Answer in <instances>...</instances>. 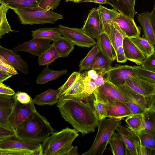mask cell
I'll list each match as a JSON object with an SVG mask.
<instances>
[{"label": "cell", "instance_id": "be15d7a7", "mask_svg": "<svg viewBox=\"0 0 155 155\" xmlns=\"http://www.w3.org/2000/svg\"><path fill=\"white\" fill-rule=\"evenodd\" d=\"M67 2L72 1L74 3H79L81 0H65Z\"/></svg>", "mask_w": 155, "mask_h": 155}, {"label": "cell", "instance_id": "f35d334b", "mask_svg": "<svg viewBox=\"0 0 155 155\" xmlns=\"http://www.w3.org/2000/svg\"><path fill=\"white\" fill-rule=\"evenodd\" d=\"M100 50L96 44L94 45L89 51L86 56L80 61L79 64V71L90 69L91 64Z\"/></svg>", "mask_w": 155, "mask_h": 155}, {"label": "cell", "instance_id": "8fae6325", "mask_svg": "<svg viewBox=\"0 0 155 155\" xmlns=\"http://www.w3.org/2000/svg\"><path fill=\"white\" fill-rule=\"evenodd\" d=\"M116 130L125 144L130 155H140V143L137 134L127 127L121 125Z\"/></svg>", "mask_w": 155, "mask_h": 155}, {"label": "cell", "instance_id": "816d5d0a", "mask_svg": "<svg viewBox=\"0 0 155 155\" xmlns=\"http://www.w3.org/2000/svg\"><path fill=\"white\" fill-rule=\"evenodd\" d=\"M132 114H143L146 110L135 102L130 101L125 103Z\"/></svg>", "mask_w": 155, "mask_h": 155}, {"label": "cell", "instance_id": "60d3db41", "mask_svg": "<svg viewBox=\"0 0 155 155\" xmlns=\"http://www.w3.org/2000/svg\"><path fill=\"white\" fill-rule=\"evenodd\" d=\"M81 73L79 72H73L65 82L59 88V91L58 94V98L63 95L72 86L81 76Z\"/></svg>", "mask_w": 155, "mask_h": 155}, {"label": "cell", "instance_id": "91938a15", "mask_svg": "<svg viewBox=\"0 0 155 155\" xmlns=\"http://www.w3.org/2000/svg\"><path fill=\"white\" fill-rule=\"evenodd\" d=\"M12 76L5 74L0 70V81L3 82L4 81L6 80Z\"/></svg>", "mask_w": 155, "mask_h": 155}, {"label": "cell", "instance_id": "f5cc1de1", "mask_svg": "<svg viewBox=\"0 0 155 155\" xmlns=\"http://www.w3.org/2000/svg\"><path fill=\"white\" fill-rule=\"evenodd\" d=\"M15 94L14 91L10 87L0 81V94L13 96Z\"/></svg>", "mask_w": 155, "mask_h": 155}, {"label": "cell", "instance_id": "d6a6232c", "mask_svg": "<svg viewBox=\"0 0 155 155\" xmlns=\"http://www.w3.org/2000/svg\"><path fill=\"white\" fill-rule=\"evenodd\" d=\"M41 0H0V4L12 10L38 6Z\"/></svg>", "mask_w": 155, "mask_h": 155}, {"label": "cell", "instance_id": "d6986e66", "mask_svg": "<svg viewBox=\"0 0 155 155\" xmlns=\"http://www.w3.org/2000/svg\"><path fill=\"white\" fill-rule=\"evenodd\" d=\"M41 144L26 142L15 136L0 142V149L25 150L33 151Z\"/></svg>", "mask_w": 155, "mask_h": 155}, {"label": "cell", "instance_id": "7bdbcfd3", "mask_svg": "<svg viewBox=\"0 0 155 155\" xmlns=\"http://www.w3.org/2000/svg\"><path fill=\"white\" fill-rule=\"evenodd\" d=\"M0 70L5 74L12 76L18 74L15 68L3 57L0 55Z\"/></svg>", "mask_w": 155, "mask_h": 155}, {"label": "cell", "instance_id": "9a60e30c", "mask_svg": "<svg viewBox=\"0 0 155 155\" xmlns=\"http://www.w3.org/2000/svg\"><path fill=\"white\" fill-rule=\"evenodd\" d=\"M115 86L132 102L138 104L145 109L149 108L155 104V95L144 96L136 92L125 85Z\"/></svg>", "mask_w": 155, "mask_h": 155}, {"label": "cell", "instance_id": "f1b7e54d", "mask_svg": "<svg viewBox=\"0 0 155 155\" xmlns=\"http://www.w3.org/2000/svg\"><path fill=\"white\" fill-rule=\"evenodd\" d=\"M111 63L110 61L100 51L92 61L90 69L95 70L98 74H101L111 67Z\"/></svg>", "mask_w": 155, "mask_h": 155}, {"label": "cell", "instance_id": "3957f363", "mask_svg": "<svg viewBox=\"0 0 155 155\" xmlns=\"http://www.w3.org/2000/svg\"><path fill=\"white\" fill-rule=\"evenodd\" d=\"M51 134L42 143L43 155H66L79 135L75 129L68 127Z\"/></svg>", "mask_w": 155, "mask_h": 155}, {"label": "cell", "instance_id": "4316f807", "mask_svg": "<svg viewBox=\"0 0 155 155\" xmlns=\"http://www.w3.org/2000/svg\"><path fill=\"white\" fill-rule=\"evenodd\" d=\"M109 150L114 155H128L129 153L117 133L114 132L109 139Z\"/></svg>", "mask_w": 155, "mask_h": 155}, {"label": "cell", "instance_id": "cb8c5ba5", "mask_svg": "<svg viewBox=\"0 0 155 155\" xmlns=\"http://www.w3.org/2000/svg\"><path fill=\"white\" fill-rule=\"evenodd\" d=\"M97 8L102 23L104 32L108 35L110 31L111 23L120 13L114 8L109 9L101 5Z\"/></svg>", "mask_w": 155, "mask_h": 155}, {"label": "cell", "instance_id": "f6af8a7d", "mask_svg": "<svg viewBox=\"0 0 155 155\" xmlns=\"http://www.w3.org/2000/svg\"><path fill=\"white\" fill-rule=\"evenodd\" d=\"M15 135V131L11 127L0 124V142Z\"/></svg>", "mask_w": 155, "mask_h": 155}, {"label": "cell", "instance_id": "b9f144b4", "mask_svg": "<svg viewBox=\"0 0 155 155\" xmlns=\"http://www.w3.org/2000/svg\"><path fill=\"white\" fill-rule=\"evenodd\" d=\"M138 77L155 83V72L146 69L140 65L132 66Z\"/></svg>", "mask_w": 155, "mask_h": 155}, {"label": "cell", "instance_id": "52a82bcc", "mask_svg": "<svg viewBox=\"0 0 155 155\" xmlns=\"http://www.w3.org/2000/svg\"><path fill=\"white\" fill-rule=\"evenodd\" d=\"M14 97L13 107L10 115L8 122L10 127L15 132L22 123L36 110L32 101L27 104L19 102Z\"/></svg>", "mask_w": 155, "mask_h": 155}, {"label": "cell", "instance_id": "8992f818", "mask_svg": "<svg viewBox=\"0 0 155 155\" xmlns=\"http://www.w3.org/2000/svg\"><path fill=\"white\" fill-rule=\"evenodd\" d=\"M93 93L95 100L108 105L116 101L124 103L132 101L114 86L107 81L96 88Z\"/></svg>", "mask_w": 155, "mask_h": 155}, {"label": "cell", "instance_id": "277c9868", "mask_svg": "<svg viewBox=\"0 0 155 155\" xmlns=\"http://www.w3.org/2000/svg\"><path fill=\"white\" fill-rule=\"evenodd\" d=\"M122 119L109 118L99 121L97 135L90 148L83 155H102L107 149L108 142Z\"/></svg>", "mask_w": 155, "mask_h": 155}, {"label": "cell", "instance_id": "ac0fdd59", "mask_svg": "<svg viewBox=\"0 0 155 155\" xmlns=\"http://www.w3.org/2000/svg\"><path fill=\"white\" fill-rule=\"evenodd\" d=\"M122 47L125 56L128 60L141 65L146 57L131 41L129 38L125 37Z\"/></svg>", "mask_w": 155, "mask_h": 155}, {"label": "cell", "instance_id": "4fadbf2b", "mask_svg": "<svg viewBox=\"0 0 155 155\" xmlns=\"http://www.w3.org/2000/svg\"><path fill=\"white\" fill-rule=\"evenodd\" d=\"M137 21L142 26L145 38L153 45L155 44V5L150 12L139 14Z\"/></svg>", "mask_w": 155, "mask_h": 155}, {"label": "cell", "instance_id": "f907efd6", "mask_svg": "<svg viewBox=\"0 0 155 155\" xmlns=\"http://www.w3.org/2000/svg\"><path fill=\"white\" fill-rule=\"evenodd\" d=\"M14 95L19 102L23 104H29L32 100L31 97L24 92L18 91Z\"/></svg>", "mask_w": 155, "mask_h": 155}, {"label": "cell", "instance_id": "603a6c76", "mask_svg": "<svg viewBox=\"0 0 155 155\" xmlns=\"http://www.w3.org/2000/svg\"><path fill=\"white\" fill-rule=\"evenodd\" d=\"M108 106L107 117L122 120L132 114L125 103L116 101Z\"/></svg>", "mask_w": 155, "mask_h": 155}, {"label": "cell", "instance_id": "db71d44e", "mask_svg": "<svg viewBox=\"0 0 155 155\" xmlns=\"http://www.w3.org/2000/svg\"><path fill=\"white\" fill-rule=\"evenodd\" d=\"M116 59L117 62L120 63H124L127 59L126 58L122 46L120 47L116 52Z\"/></svg>", "mask_w": 155, "mask_h": 155}, {"label": "cell", "instance_id": "d4e9b609", "mask_svg": "<svg viewBox=\"0 0 155 155\" xmlns=\"http://www.w3.org/2000/svg\"><path fill=\"white\" fill-rule=\"evenodd\" d=\"M59 91V88L56 89L50 88L36 96L32 99V102L34 104L39 106L57 104L58 101V94Z\"/></svg>", "mask_w": 155, "mask_h": 155}, {"label": "cell", "instance_id": "ffe728a7", "mask_svg": "<svg viewBox=\"0 0 155 155\" xmlns=\"http://www.w3.org/2000/svg\"><path fill=\"white\" fill-rule=\"evenodd\" d=\"M96 44L100 52L112 62L116 59L115 50L108 35L104 32L100 33L96 38Z\"/></svg>", "mask_w": 155, "mask_h": 155}, {"label": "cell", "instance_id": "681fc988", "mask_svg": "<svg viewBox=\"0 0 155 155\" xmlns=\"http://www.w3.org/2000/svg\"><path fill=\"white\" fill-rule=\"evenodd\" d=\"M61 0H41L38 6L46 10H53L57 8Z\"/></svg>", "mask_w": 155, "mask_h": 155}, {"label": "cell", "instance_id": "836d02e7", "mask_svg": "<svg viewBox=\"0 0 155 155\" xmlns=\"http://www.w3.org/2000/svg\"><path fill=\"white\" fill-rule=\"evenodd\" d=\"M129 38L146 57L155 51L154 45L145 38L139 36Z\"/></svg>", "mask_w": 155, "mask_h": 155}, {"label": "cell", "instance_id": "5bb4252c", "mask_svg": "<svg viewBox=\"0 0 155 155\" xmlns=\"http://www.w3.org/2000/svg\"><path fill=\"white\" fill-rule=\"evenodd\" d=\"M125 85L144 96L155 95V83L137 76L131 77L126 79Z\"/></svg>", "mask_w": 155, "mask_h": 155}, {"label": "cell", "instance_id": "30bf717a", "mask_svg": "<svg viewBox=\"0 0 155 155\" xmlns=\"http://www.w3.org/2000/svg\"><path fill=\"white\" fill-rule=\"evenodd\" d=\"M52 41L48 39L33 38L31 40L19 45L14 48L17 52L24 51L30 53L34 56L39 57L51 45Z\"/></svg>", "mask_w": 155, "mask_h": 155}, {"label": "cell", "instance_id": "6125c7cd", "mask_svg": "<svg viewBox=\"0 0 155 155\" xmlns=\"http://www.w3.org/2000/svg\"><path fill=\"white\" fill-rule=\"evenodd\" d=\"M78 148L77 146L73 147L67 153L66 155H78Z\"/></svg>", "mask_w": 155, "mask_h": 155}, {"label": "cell", "instance_id": "8d00e7d4", "mask_svg": "<svg viewBox=\"0 0 155 155\" xmlns=\"http://www.w3.org/2000/svg\"><path fill=\"white\" fill-rule=\"evenodd\" d=\"M59 58L60 57L58 52L51 44V46L38 57V61L40 66L48 65Z\"/></svg>", "mask_w": 155, "mask_h": 155}, {"label": "cell", "instance_id": "d590c367", "mask_svg": "<svg viewBox=\"0 0 155 155\" xmlns=\"http://www.w3.org/2000/svg\"><path fill=\"white\" fill-rule=\"evenodd\" d=\"M84 72L81 74L79 78L63 95L73 96L78 97L88 96L85 94L84 92Z\"/></svg>", "mask_w": 155, "mask_h": 155}, {"label": "cell", "instance_id": "e575fe53", "mask_svg": "<svg viewBox=\"0 0 155 155\" xmlns=\"http://www.w3.org/2000/svg\"><path fill=\"white\" fill-rule=\"evenodd\" d=\"M127 127L137 134L144 130L143 114H132L125 120Z\"/></svg>", "mask_w": 155, "mask_h": 155}, {"label": "cell", "instance_id": "ab89813d", "mask_svg": "<svg viewBox=\"0 0 155 155\" xmlns=\"http://www.w3.org/2000/svg\"><path fill=\"white\" fill-rule=\"evenodd\" d=\"M137 134L141 145L155 150V136L143 130Z\"/></svg>", "mask_w": 155, "mask_h": 155}, {"label": "cell", "instance_id": "7dc6e473", "mask_svg": "<svg viewBox=\"0 0 155 155\" xmlns=\"http://www.w3.org/2000/svg\"><path fill=\"white\" fill-rule=\"evenodd\" d=\"M85 75L84 79V92L87 96H89L92 94L97 88L94 83L87 76L84 72Z\"/></svg>", "mask_w": 155, "mask_h": 155}, {"label": "cell", "instance_id": "bcb514c9", "mask_svg": "<svg viewBox=\"0 0 155 155\" xmlns=\"http://www.w3.org/2000/svg\"><path fill=\"white\" fill-rule=\"evenodd\" d=\"M141 65L146 69L155 72V51L150 55L146 57Z\"/></svg>", "mask_w": 155, "mask_h": 155}, {"label": "cell", "instance_id": "11a10c76", "mask_svg": "<svg viewBox=\"0 0 155 155\" xmlns=\"http://www.w3.org/2000/svg\"><path fill=\"white\" fill-rule=\"evenodd\" d=\"M154 151V150L145 147L140 143V155H152L153 152Z\"/></svg>", "mask_w": 155, "mask_h": 155}, {"label": "cell", "instance_id": "5b68a950", "mask_svg": "<svg viewBox=\"0 0 155 155\" xmlns=\"http://www.w3.org/2000/svg\"><path fill=\"white\" fill-rule=\"evenodd\" d=\"M13 10L18 15L21 23L23 25L53 23L63 18L60 14L45 10L38 6Z\"/></svg>", "mask_w": 155, "mask_h": 155}, {"label": "cell", "instance_id": "6f0895ef", "mask_svg": "<svg viewBox=\"0 0 155 155\" xmlns=\"http://www.w3.org/2000/svg\"><path fill=\"white\" fill-rule=\"evenodd\" d=\"M92 81L95 84L97 87L102 85L104 83V80L101 74L98 75L97 78L95 80Z\"/></svg>", "mask_w": 155, "mask_h": 155}, {"label": "cell", "instance_id": "1f68e13d", "mask_svg": "<svg viewBox=\"0 0 155 155\" xmlns=\"http://www.w3.org/2000/svg\"><path fill=\"white\" fill-rule=\"evenodd\" d=\"M108 36L115 52L120 47L122 46L123 39L126 36L118 25L112 21Z\"/></svg>", "mask_w": 155, "mask_h": 155}, {"label": "cell", "instance_id": "9f6ffc18", "mask_svg": "<svg viewBox=\"0 0 155 155\" xmlns=\"http://www.w3.org/2000/svg\"><path fill=\"white\" fill-rule=\"evenodd\" d=\"M85 72L87 75L92 80H96L99 74L95 70L93 69Z\"/></svg>", "mask_w": 155, "mask_h": 155}, {"label": "cell", "instance_id": "2e32d148", "mask_svg": "<svg viewBox=\"0 0 155 155\" xmlns=\"http://www.w3.org/2000/svg\"><path fill=\"white\" fill-rule=\"evenodd\" d=\"M112 21L118 25L126 36L130 38L140 36V28L137 26L134 18L120 13Z\"/></svg>", "mask_w": 155, "mask_h": 155}, {"label": "cell", "instance_id": "484cf974", "mask_svg": "<svg viewBox=\"0 0 155 155\" xmlns=\"http://www.w3.org/2000/svg\"><path fill=\"white\" fill-rule=\"evenodd\" d=\"M52 44L60 57H67L74 48V44L66 38L61 36L53 40Z\"/></svg>", "mask_w": 155, "mask_h": 155}, {"label": "cell", "instance_id": "9c48e42d", "mask_svg": "<svg viewBox=\"0 0 155 155\" xmlns=\"http://www.w3.org/2000/svg\"><path fill=\"white\" fill-rule=\"evenodd\" d=\"M58 27L61 35L74 45L90 48L96 44L94 39L87 35L82 28H69L61 25H59Z\"/></svg>", "mask_w": 155, "mask_h": 155}, {"label": "cell", "instance_id": "94428289", "mask_svg": "<svg viewBox=\"0 0 155 155\" xmlns=\"http://www.w3.org/2000/svg\"><path fill=\"white\" fill-rule=\"evenodd\" d=\"M83 2H91L99 4H107L106 0H81L79 3Z\"/></svg>", "mask_w": 155, "mask_h": 155}, {"label": "cell", "instance_id": "7c38bea8", "mask_svg": "<svg viewBox=\"0 0 155 155\" xmlns=\"http://www.w3.org/2000/svg\"><path fill=\"white\" fill-rule=\"evenodd\" d=\"M82 29L87 35L94 39H96L100 33L104 32L97 8H93L90 11Z\"/></svg>", "mask_w": 155, "mask_h": 155}, {"label": "cell", "instance_id": "680465c9", "mask_svg": "<svg viewBox=\"0 0 155 155\" xmlns=\"http://www.w3.org/2000/svg\"><path fill=\"white\" fill-rule=\"evenodd\" d=\"M31 155H43L42 144L32 152Z\"/></svg>", "mask_w": 155, "mask_h": 155}, {"label": "cell", "instance_id": "7a4b0ae2", "mask_svg": "<svg viewBox=\"0 0 155 155\" xmlns=\"http://www.w3.org/2000/svg\"><path fill=\"white\" fill-rule=\"evenodd\" d=\"M54 131L46 119L35 110L17 129L15 136L26 142L41 143Z\"/></svg>", "mask_w": 155, "mask_h": 155}, {"label": "cell", "instance_id": "74e56055", "mask_svg": "<svg viewBox=\"0 0 155 155\" xmlns=\"http://www.w3.org/2000/svg\"><path fill=\"white\" fill-rule=\"evenodd\" d=\"M9 8L2 4L0 5V38L5 34L15 32L11 29L6 18V13Z\"/></svg>", "mask_w": 155, "mask_h": 155}, {"label": "cell", "instance_id": "44dd1931", "mask_svg": "<svg viewBox=\"0 0 155 155\" xmlns=\"http://www.w3.org/2000/svg\"><path fill=\"white\" fill-rule=\"evenodd\" d=\"M14 99L13 95L0 94V124L11 127L8 119L13 107Z\"/></svg>", "mask_w": 155, "mask_h": 155}, {"label": "cell", "instance_id": "83f0119b", "mask_svg": "<svg viewBox=\"0 0 155 155\" xmlns=\"http://www.w3.org/2000/svg\"><path fill=\"white\" fill-rule=\"evenodd\" d=\"M67 71V70L58 71L51 70L49 68L48 65L37 77L36 82L38 84H45L66 74Z\"/></svg>", "mask_w": 155, "mask_h": 155}, {"label": "cell", "instance_id": "ba28073f", "mask_svg": "<svg viewBox=\"0 0 155 155\" xmlns=\"http://www.w3.org/2000/svg\"><path fill=\"white\" fill-rule=\"evenodd\" d=\"M101 74L105 81L115 86L125 85V80L130 77H138L132 66L127 65H116Z\"/></svg>", "mask_w": 155, "mask_h": 155}, {"label": "cell", "instance_id": "e0dca14e", "mask_svg": "<svg viewBox=\"0 0 155 155\" xmlns=\"http://www.w3.org/2000/svg\"><path fill=\"white\" fill-rule=\"evenodd\" d=\"M0 55L3 57L15 68L24 74L28 73V67L21 58V56L14 51L0 45Z\"/></svg>", "mask_w": 155, "mask_h": 155}, {"label": "cell", "instance_id": "f546056e", "mask_svg": "<svg viewBox=\"0 0 155 155\" xmlns=\"http://www.w3.org/2000/svg\"><path fill=\"white\" fill-rule=\"evenodd\" d=\"M31 32L33 38L48 39L52 41L61 36L58 27L40 28L32 31Z\"/></svg>", "mask_w": 155, "mask_h": 155}, {"label": "cell", "instance_id": "ee69618b", "mask_svg": "<svg viewBox=\"0 0 155 155\" xmlns=\"http://www.w3.org/2000/svg\"><path fill=\"white\" fill-rule=\"evenodd\" d=\"M94 105L99 121L107 117L108 105L95 99Z\"/></svg>", "mask_w": 155, "mask_h": 155}, {"label": "cell", "instance_id": "6da1fadb", "mask_svg": "<svg viewBox=\"0 0 155 155\" xmlns=\"http://www.w3.org/2000/svg\"><path fill=\"white\" fill-rule=\"evenodd\" d=\"M93 93L85 97L62 95L57 106L62 117L84 137L95 131L99 120L94 105Z\"/></svg>", "mask_w": 155, "mask_h": 155}, {"label": "cell", "instance_id": "4dcf8cb0", "mask_svg": "<svg viewBox=\"0 0 155 155\" xmlns=\"http://www.w3.org/2000/svg\"><path fill=\"white\" fill-rule=\"evenodd\" d=\"M143 114L144 127L143 130L155 136V105L146 110Z\"/></svg>", "mask_w": 155, "mask_h": 155}, {"label": "cell", "instance_id": "c3c4849f", "mask_svg": "<svg viewBox=\"0 0 155 155\" xmlns=\"http://www.w3.org/2000/svg\"><path fill=\"white\" fill-rule=\"evenodd\" d=\"M33 152L28 150L0 149V155H31Z\"/></svg>", "mask_w": 155, "mask_h": 155}, {"label": "cell", "instance_id": "7402d4cb", "mask_svg": "<svg viewBox=\"0 0 155 155\" xmlns=\"http://www.w3.org/2000/svg\"><path fill=\"white\" fill-rule=\"evenodd\" d=\"M108 4L125 16L134 18L136 14L134 7L136 0H106Z\"/></svg>", "mask_w": 155, "mask_h": 155}]
</instances>
